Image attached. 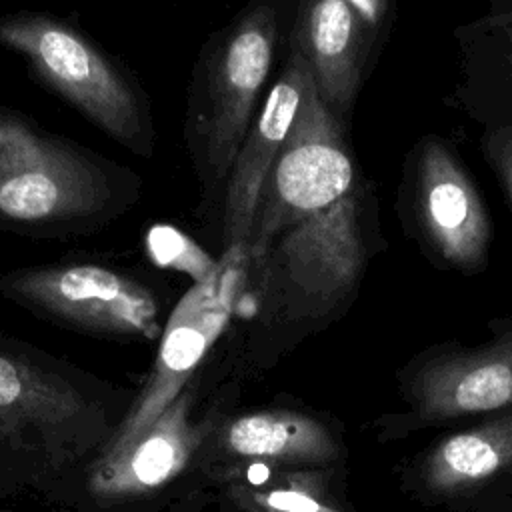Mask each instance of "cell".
<instances>
[{"instance_id": "obj_15", "label": "cell", "mask_w": 512, "mask_h": 512, "mask_svg": "<svg viewBox=\"0 0 512 512\" xmlns=\"http://www.w3.org/2000/svg\"><path fill=\"white\" fill-rule=\"evenodd\" d=\"M312 82L308 62L292 48L282 76L266 96L232 164L224 204V242L228 248L244 246L250 240L262 188Z\"/></svg>"}, {"instance_id": "obj_16", "label": "cell", "mask_w": 512, "mask_h": 512, "mask_svg": "<svg viewBox=\"0 0 512 512\" xmlns=\"http://www.w3.org/2000/svg\"><path fill=\"white\" fill-rule=\"evenodd\" d=\"M346 466H248L224 476L212 504L220 512H356L344 488Z\"/></svg>"}, {"instance_id": "obj_14", "label": "cell", "mask_w": 512, "mask_h": 512, "mask_svg": "<svg viewBox=\"0 0 512 512\" xmlns=\"http://www.w3.org/2000/svg\"><path fill=\"white\" fill-rule=\"evenodd\" d=\"M276 20L268 6L250 10L222 44L210 74L208 162L216 176L232 168L248 134L258 92L268 76Z\"/></svg>"}, {"instance_id": "obj_6", "label": "cell", "mask_w": 512, "mask_h": 512, "mask_svg": "<svg viewBox=\"0 0 512 512\" xmlns=\"http://www.w3.org/2000/svg\"><path fill=\"white\" fill-rule=\"evenodd\" d=\"M0 44L26 56L48 86L112 138L146 150L144 116L134 90L72 26L48 16L18 14L0 20Z\"/></svg>"}, {"instance_id": "obj_11", "label": "cell", "mask_w": 512, "mask_h": 512, "mask_svg": "<svg viewBox=\"0 0 512 512\" xmlns=\"http://www.w3.org/2000/svg\"><path fill=\"white\" fill-rule=\"evenodd\" d=\"M232 280L234 272L222 264L202 278L174 308L152 370L102 458L124 450L146 432L214 352L232 318Z\"/></svg>"}, {"instance_id": "obj_9", "label": "cell", "mask_w": 512, "mask_h": 512, "mask_svg": "<svg viewBox=\"0 0 512 512\" xmlns=\"http://www.w3.org/2000/svg\"><path fill=\"white\" fill-rule=\"evenodd\" d=\"M106 198V178L88 156L0 112V218L68 220L98 212Z\"/></svg>"}, {"instance_id": "obj_8", "label": "cell", "mask_w": 512, "mask_h": 512, "mask_svg": "<svg viewBox=\"0 0 512 512\" xmlns=\"http://www.w3.org/2000/svg\"><path fill=\"white\" fill-rule=\"evenodd\" d=\"M400 490L448 512H512V408L446 432L402 462Z\"/></svg>"}, {"instance_id": "obj_1", "label": "cell", "mask_w": 512, "mask_h": 512, "mask_svg": "<svg viewBox=\"0 0 512 512\" xmlns=\"http://www.w3.org/2000/svg\"><path fill=\"white\" fill-rule=\"evenodd\" d=\"M136 392L0 332V500L70 510Z\"/></svg>"}, {"instance_id": "obj_17", "label": "cell", "mask_w": 512, "mask_h": 512, "mask_svg": "<svg viewBox=\"0 0 512 512\" xmlns=\"http://www.w3.org/2000/svg\"><path fill=\"white\" fill-rule=\"evenodd\" d=\"M484 156L496 176L502 182V188L512 206V126L496 128L484 138Z\"/></svg>"}, {"instance_id": "obj_2", "label": "cell", "mask_w": 512, "mask_h": 512, "mask_svg": "<svg viewBox=\"0 0 512 512\" xmlns=\"http://www.w3.org/2000/svg\"><path fill=\"white\" fill-rule=\"evenodd\" d=\"M216 352L146 432L92 468L68 512H198L206 446L248 382L240 346Z\"/></svg>"}, {"instance_id": "obj_12", "label": "cell", "mask_w": 512, "mask_h": 512, "mask_svg": "<svg viewBox=\"0 0 512 512\" xmlns=\"http://www.w3.org/2000/svg\"><path fill=\"white\" fill-rule=\"evenodd\" d=\"M392 20L390 0H302L294 50L324 106L344 124Z\"/></svg>"}, {"instance_id": "obj_4", "label": "cell", "mask_w": 512, "mask_h": 512, "mask_svg": "<svg viewBox=\"0 0 512 512\" xmlns=\"http://www.w3.org/2000/svg\"><path fill=\"white\" fill-rule=\"evenodd\" d=\"M396 384L404 410L374 420L378 442L510 410L512 318L492 322L480 344L450 340L420 350L398 370Z\"/></svg>"}, {"instance_id": "obj_10", "label": "cell", "mask_w": 512, "mask_h": 512, "mask_svg": "<svg viewBox=\"0 0 512 512\" xmlns=\"http://www.w3.org/2000/svg\"><path fill=\"white\" fill-rule=\"evenodd\" d=\"M344 430L330 414L290 404L238 408L210 436L200 480L198 510L212 504L216 484L234 470L264 464L282 468L346 466Z\"/></svg>"}, {"instance_id": "obj_3", "label": "cell", "mask_w": 512, "mask_h": 512, "mask_svg": "<svg viewBox=\"0 0 512 512\" xmlns=\"http://www.w3.org/2000/svg\"><path fill=\"white\" fill-rule=\"evenodd\" d=\"M372 196L364 186L280 234L266 262L260 326L276 336L268 368L294 336L334 320L354 298L372 254Z\"/></svg>"}, {"instance_id": "obj_7", "label": "cell", "mask_w": 512, "mask_h": 512, "mask_svg": "<svg viewBox=\"0 0 512 512\" xmlns=\"http://www.w3.org/2000/svg\"><path fill=\"white\" fill-rule=\"evenodd\" d=\"M6 298L60 326L126 340L160 336V306L142 282L96 264L24 268L0 280Z\"/></svg>"}, {"instance_id": "obj_18", "label": "cell", "mask_w": 512, "mask_h": 512, "mask_svg": "<svg viewBox=\"0 0 512 512\" xmlns=\"http://www.w3.org/2000/svg\"><path fill=\"white\" fill-rule=\"evenodd\" d=\"M0 512H8V510H0Z\"/></svg>"}, {"instance_id": "obj_5", "label": "cell", "mask_w": 512, "mask_h": 512, "mask_svg": "<svg viewBox=\"0 0 512 512\" xmlns=\"http://www.w3.org/2000/svg\"><path fill=\"white\" fill-rule=\"evenodd\" d=\"M342 126L312 82L262 188L250 236L256 254L274 236L356 190V166Z\"/></svg>"}, {"instance_id": "obj_13", "label": "cell", "mask_w": 512, "mask_h": 512, "mask_svg": "<svg viewBox=\"0 0 512 512\" xmlns=\"http://www.w3.org/2000/svg\"><path fill=\"white\" fill-rule=\"evenodd\" d=\"M412 208L432 260L462 274L484 270L492 236L484 200L454 152L432 136L418 146Z\"/></svg>"}]
</instances>
